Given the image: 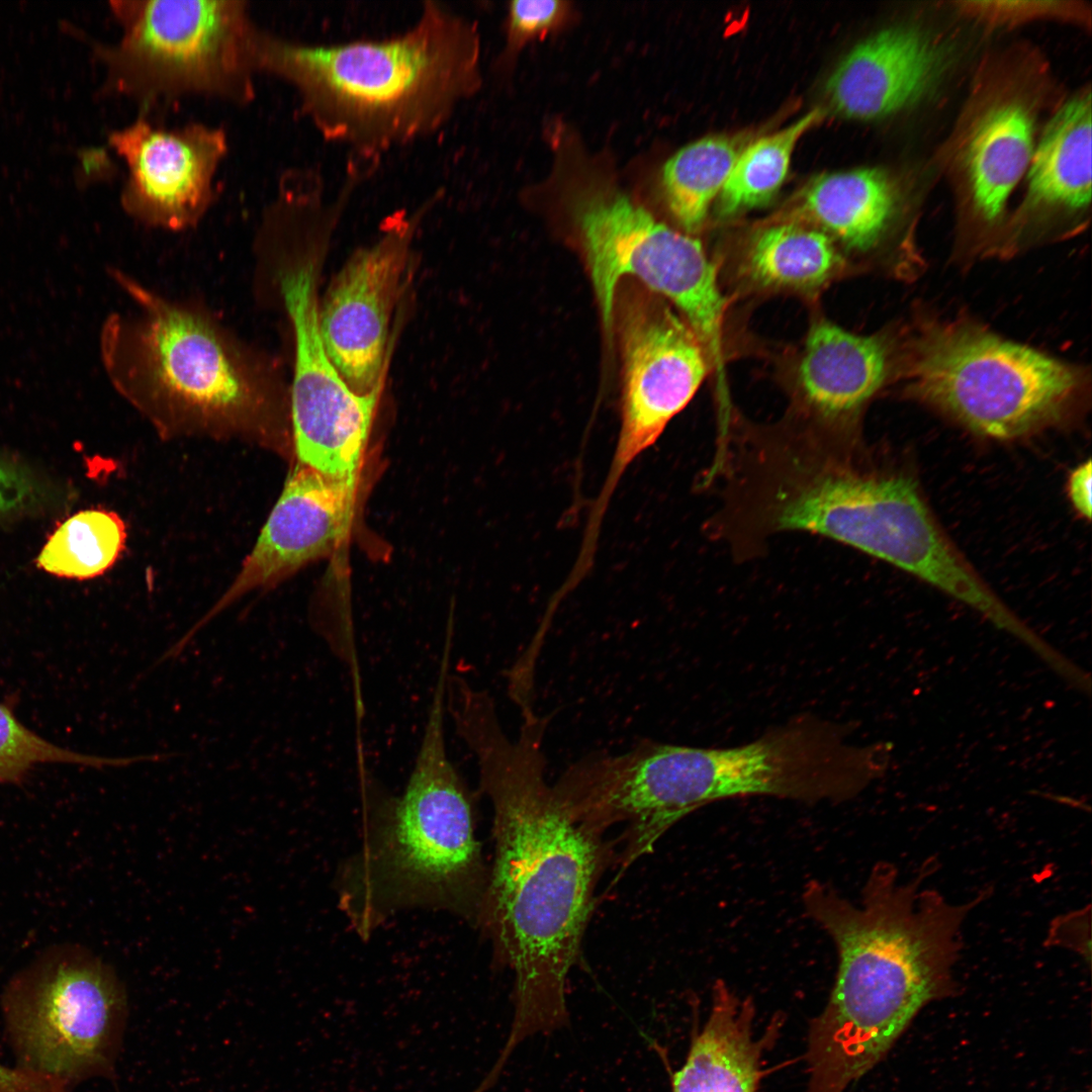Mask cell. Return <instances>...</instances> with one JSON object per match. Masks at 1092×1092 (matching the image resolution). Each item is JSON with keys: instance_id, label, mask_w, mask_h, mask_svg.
I'll return each instance as SVG.
<instances>
[{"instance_id": "obj_16", "label": "cell", "mask_w": 1092, "mask_h": 1092, "mask_svg": "<svg viewBox=\"0 0 1092 1092\" xmlns=\"http://www.w3.org/2000/svg\"><path fill=\"white\" fill-rule=\"evenodd\" d=\"M357 499L358 480L330 477L298 463L233 584L171 652L180 655L201 628L248 592L275 585L331 555L351 532Z\"/></svg>"}, {"instance_id": "obj_9", "label": "cell", "mask_w": 1092, "mask_h": 1092, "mask_svg": "<svg viewBox=\"0 0 1092 1092\" xmlns=\"http://www.w3.org/2000/svg\"><path fill=\"white\" fill-rule=\"evenodd\" d=\"M909 368L914 395L972 432L996 440L1059 422L1081 386L1070 365L965 326L926 334Z\"/></svg>"}, {"instance_id": "obj_30", "label": "cell", "mask_w": 1092, "mask_h": 1092, "mask_svg": "<svg viewBox=\"0 0 1092 1092\" xmlns=\"http://www.w3.org/2000/svg\"><path fill=\"white\" fill-rule=\"evenodd\" d=\"M41 496L42 486L28 469L0 457V515L31 509Z\"/></svg>"}, {"instance_id": "obj_7", "label": "cell", "mask_w": 1092, "mask_h": 1092, "mask_svg": "<svg viewBox=\"0 0 1092 1092\" xmlns=\"http://www.w3.org/2000/svg\"><path fill=\"white\" fill-rule=\"evenodd\" d=\"M108 274L130 303L100 332L117 391L171 424L252 429L274 421L282 383L270 356L202 305L166 297L115 267Z\"/></svg>"}, {"instance_id": "obj_31", "label": "cell", "mask_w": 1092, "mask_h": 1092, "mask_svg": "<svg viewBox=\"0 0 1092 1092\" xmlns=\"http://www.w3.org/2000/svg\"><path fill=\"white\" fill-rule=\"evenodd\" d=\"M1045 945L1064 947L1091 962V906L1063 914L1050 925Z\"/></svg>"}, {"instance_id": "obj_17", "label": "cell", "mask_w": 1092, "mask_h": 1092, "mask_svg": "<svg viewBox=\"0 0 1092 1092\" xmlns=\"http://www.w3.org/2000/svg\"><path fill=\"white\" fill-rule=\"evenodd\" d=\"M948 64V53L913 27H891L856 44L826 83V96L841 115L883 117L907 107L932 89Z\"/></svg>"}, {"instance_id": "obj_20", "label": "cell", "mask_w": 1092, "mask_h": 1092, "mask_svg": "<svg viewBox=\"0 0 1092 1092\" xmlns=\"http://www.w3.org/2000/svg\"><path fill=\"white\" fill-rule=\"evenodd\" d=\"M896 210V193L878 169L825 174L807 189L803 211L831 239L860 252L875 247Z\"/></svg>"}, {"instance_id": "obj_15", "label": "cell", "mask_w": 1092, "mask_h": 1092, "mask_svg": "<svg viewBox=\"0 0 1092 1092\" xmlns=\"http://www.w3.org/2000/svg\"><path fill=\"white\" fill-rule=\"evenodd\" d=\"M108 144L126 167L120 204L130 218L181 232L194 228L209 210L215 175L229 148L222 128L201 122L169 128L141 114L111 131Z\"/></svg>"}, {"instance_id": "obj_12", "label": "cell", "mask_w": 1092, "mask_h": 1092, "mask_svg": "<svg viewBox=\"0 0 1092 1092\" xmlns=\"http://www.w3.org/2000/svg\"><path fill=\"white\" fill-rule=\"evenodd\" d=\"M316 262L299 257L273 270L294 336L289 389L295 452L322 474L359 480L383 386L359 393L327 355L318 330Z\"/></svg>"}, {"instance_id": "obj_25", "label": "cell", "mask_w": 1092, "mask_h": 1092, "mask_svg": "<svg viewBox=\"0 0 1092 1092\" xmlns=\"http://www.w3.org/2000/svg\"><path fill=\"white\" fill-rule=\"evenodd\" d=\"M125 537L124 524L115 513L81 511L53 532L42 546L36 564L57 576L92 578L113 565L123 549Z\"/></svg>"}, {"instance_id": "obj_33", "label": "cell", "mask_w": 1092, "mask_h": 1092, "mask_svg": "<svg viewBox=\"0 0 1092 1092\" xmlns=\"http://www.w3.org/2000/svg\"><path fill=\"white\" fill-rule=\"evenodd\" d=\"M1092 462H1086L1077 466L1068 479L1069 498L1074 509L1085 519L1090 520L1092 512L1091 487H1092Z\"/></svg>"}, {"instance_id": "obj_5", "label": "cell", "mask_w": 1092, "mask_h": 1092, "mask_svg": "<svg viewBox=\"0 0 1092 1092\" xmlns=\"http://www.w3.org/2000/svg\"><path fill=\"white\" fill-rule=\"evenodd\" d=\"M447 668L440 667L422 742L403 792L382 791L358 761L363 839L338 880L340 906L367 938L401 910L430 908L475 922L488 871L474 803L444 734Z\"/></svg>"}, {"instance_id": "obj_10", "label": "cell", "mask_w": 1092, "mask_h": 1092, "mask_svg": "<svg viewBox=\"0 0 1092 1092\" xmlns=\"http://www.w3.org/2000/svg\"><path fill=\"white\" fill-rule=\"evenodd\" d=\"M572 212L608 340L619 281L635 276L680 310L723 377L727 300L701 242L661 222L626 194L599 185L577 193Z\"/></svg>"}, {"instance_id": "obj_23", "label": "cell", "mask_w": 1092, "mask_h": 1092, "mask_svg": "<svg viewBox=\"0 0 1092 1092\" xmlns=\"http://www.w3.org/2000/svg\"><path fill=\"white\" fill-rule=\"evenodd\" d=\"M841 266L842 258L828 235L790 222L756 235L746 250L743 269L758 287L810 292L828 283Z\"/></svg>"}, {"instance_id": "obj_11", "label": "cell", "mask_w": 1092, "mask_h": 1092, "mask_svg": "<svg viewBox=\"0 0 1092 1092\" xmlns=\"http://www.w3.org/2000/svg\"><path fill=\"white\" fill-rule=\"evenodd\" d=\"M1 1002L16 1068L68 1088L111 1068L124 994L87 949H47L9 981Z\"/></svg>"}, {"instance_id": "obj_28", "label": "cell", "mask_w": 1092, "mask_h": 1092, "mask_svg": "<svg viewBox=\"0 0 1092 1092\" xmlns=\"http://www.w3.org/2000/svg\"><path fill=\"white\" fill-rule=\"evenodd\" d=\"M957 5L962 12L994 25L1043 17L1084 20L1086 16L1083 6L1064 1H968Z\"/></svg>"}, {"instance_id": "obj_24", "label": "cell", "mask_w": 1092, "mask_h": 1092, "mask_svg": "<svg viewBox=\"0 0 1092 1092\" xmlns=\"http://www.w3.org/2000/svg\"><path fill=\"white\" fill-rule=\"evenodd\" d=\"M746 145L743 135L707 136L681 148L666 161L661 174L663 196L687 232L702 225Z\"/></svg>"}, {"instance_id": "obj_8", "label": "cell", "mask_w": 1092, "mask_h": 1092, "mask_svg": "<svg viewBox=\"0 0 1092 1092\" xmlns=\"http://www.w3.org/2000/svg\"><path fill=\"white\" fill-rule=\"evenodd\" d=\"M113 44L91 41L106 66L102 91L146 111L202 96L244 105L255 97L260 29L245 0H111Z\"/></svg>"}, {"instance_id": "obj_26", "label": "cell", "mask_w": 1092, "mask_h": 1092, "mask_svg": "<svg viewBox=\"0 0 1092 1092\" xmlns=\"http://www.w3.org/2000/svg\"><path fill=\"white\" fill-rule=\"evenodd\" d=\"M822 115L820 109H814L789 126L745 146L720 191V213L732 215L767 203L787 176L798 141Z\"/></svg>"}, {"instance_id": "obj_13", "label": "cell", "mask_w": 1092, "mask_h": 1092, "mask_svg": "<svg viewBox=\"0 0 1092 1092\" xmlns=\"http://www.w3.org/2000/svg\"><path fill=\"white\" fill-rule=\"evenodd\" d=\"M622 303L621 426L609 471L587 517L593 528L601 527L628 467L691 401L711 363L698 335L665 303L645 294H634Z\"/></svg>"}, {"instance_id": "obj_18", "label": "cell", "mask_w": 1092, "mask_h": 1092, "mask_svg": "<svg viewBox=\"0 0 1092 1092\" xmlns=\"http://www.w3.org/2000/svg\"><path fill=\"white\" fill-rule=\"evenodd\" d=\"M887 369L882 339L818 321L807 334L795 369V398L804 423L853 434L857 415L883 385Z\"/></svg>"}, {"instance_id": "obj_3", "label": "cell", "mask_w": 1092, "mask_h": 1092, "mask_svg": "<svg viewBox=\"0 0 1092 1092\" xmlns=\"http://www.w3.org/2000/svg\"><path fill=\"white\" fill-rule=\"evenodd\" d=\"M932 859L906 883L890 862L875 864L859 906L820 882L804 888L807 914L834 941L835 983L809 1028L808 1092H843L874 1068L916 1014L957 992L961 930L988 890L954 904L921 889Z\"/></svg>"}, {"instance_id": "obj_32", "label": "cell", "mask_w": 1092, "mask_h": 1092, "mask_svg": "<svg viewBox=\"0 0 1092 1092\" xmlns=\"http://www.w3.org/2000/svg\"><path fill=\"white\" fill-rule=\"evenodd\" d=\"M79 164L74 170V179L79 189L88 184L104 180L112 172V164L103 148H83L77 151Z\"/></svg>"}, {"instance_id": "obj_14", "label": "cell", "mask_w": 1092, "mask_h": 1092, "mask_svg": "<svg viewBox=\"0 0 1092 1092\" xmlns=\"http://www.w3.org/2000/svg\"><path fill=\"white\" fill-rule=\"evenodd\" d=\"M416 220L403 211L388 217L378 239L348 259L318 301L324 349L342 378L362 394L383 386L389 326L404 284Z\"/></svg>"}, {"instance_id": "obj_22", "label": "cell", "mask_w": 1092, "mask_h": 1092, "mask_svg": "<svg viewBox=\"0 0 1092 1092\" xmlns=\"http://www.w3.org/2000/svg\"><path fill=\"white\" fill-rule=\"evenodd\" d=\"M1033 151V122L1023 104L996 106L981 119L968 147L967 165L975 207L986 220L1002 213Z\"/></svg>"}, {"instance_id": "obj_21", "label": "cell", "mask_w": 1092, "mask_h": 1092, "mask_svg": "<svg viewBox=\"0 0 1092 1092\" xmlns=\"http://www.w3.org/2000/svg\"><path fill=\"white\" fill-rule=\"evenodd\" d=\"M1091 94L1068 100L1049 121L1028 173L1032 204L1080 209L1091 200Z\"/></svg>"}, {"instance_id": "obj_6", "label": "cell", "mask_w": 1092, "mask_h": 1092, "mask_svg": "<svg viewBox=\"0 0 1092 1092\" xmlns=\"http://www.w3.org/2000/svg\"><path fill=\"white\" fill-rule=\"evenodd\" d=\"M892 751L886 741L853 743L847 727L809 714L737 746L642 739L615 757L609 797L630 836L652 847L684 817L725 799H851L888 770Z\"/></svg>"}, {"instance_id": "obj_19", "label": "cell", "mask_w": 1092, "mask_h": 1092, "mask_svg": "<svg viewBox=\"0 0 1092 1092\" xmlns=\"http://www.w3.org/2000/svg\"><path fill=\"white\" fill-rule=\"evenodd\" d=\"M754 1006L722 981L712 988L709 1017L692 1041L681 1069L672 1076V1092H755L760 1061L770 1032L753 1034Z\"/></svg>"}, {"instance_id": "obj_1", "label": "cell", "mask_w": 1092, "mask_h": 1092, "mask_svg": "<svg viewBox=\"0 0 1092 1092\" xmlns=\"http://www.w3.org/2000/svg\"><path fill=\"white\" fill-rule=\"evenodd\" d=\"M517 738L494 701L471 698L452 713L476 758L493 809L494 860L475 923L494 960L515 975V1017L503 1058L565 1022L566 981L580 954L597 884L614 857L603 836L578 825L545 778L550 715L521 716Z\"/></svg>"}, {"instance_id": "obj_27", "label": "cell", "mask_w": 1092, "mask_h": 1092, "mask_svg": "<svg viewBox=\"0 0 1092 1092\" xmlns=\"http://www.w3.org/2000/svg\"><path fill=\"white\" fill-rule=\"evenodd\" d=\"M155 759L156 755L102 757L64 749L27 729L9 708L0 704V782H16L33 765L42 762L104 767L127 766Z\"/></svg>"}, {"instance_id": "obj_2", "label": "cell", "mask_w": 1092, "mask_h": 1092, "mask_svg": "<svg viewBox=\"0 0 1092 1092\" xmlns=\"http://www.w3.org/2000/svg\"><path fill=\"white\" fill-rule=\"evenodd\" d=\"M722 517L745 553L774 534L809 532L885 560L976 612L993 599L914 481L864 463L854 435L805 424L750 430L728 465Z\"/></svg>"}, {"instance_id": "obj_4", "label": "cell", "mask_w": 1092, "mask_h": 1092, "mask_svg": "<svg viewBox=\"0 0 1092 1092\" xmlns=\"http://www.w3.org/2000/svg\"><path fill=\"white\" fill-rule=\"evenodd\" d=\"M257 60L296 91L324 140L375 161L444 127L481 84L477 25L437 1L382 38L310 43L261 30Z\"/></svg>"}, {"instance_id": "obj_29", "label": "cell", "mask_w": 1092, "mask_h": 1092, "mask_svg": "<svg viewBox=\"0 0 1092 1092\" xmlns=\"http://www.w3.org/2000/svg\"><path fill=\"white\" fill-rule=\"evenodd\" d=\"M568 11L567 2L516 0L509 7L508 41L512 49L541 38L556 28Z\"/></svg>"}]
</instances>
